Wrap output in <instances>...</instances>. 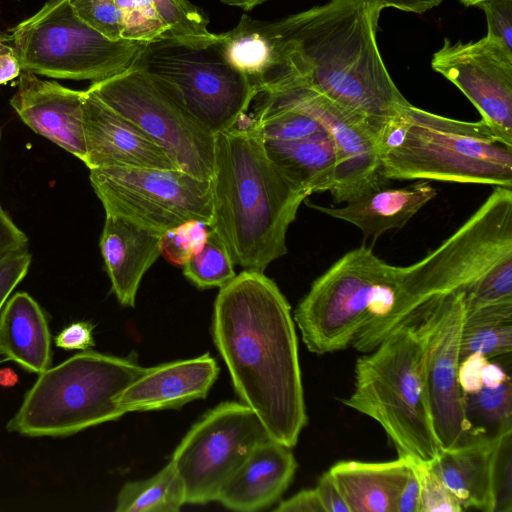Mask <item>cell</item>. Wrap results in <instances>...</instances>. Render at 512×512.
I'll return each instance as SVG.
<instances>
[{"label":"cell","mask_w":512,"mask_h":512,"mask_svg":"<svg viewBox=\"0 0 512 512\" xmlns=\"http://www.w3.org/2000/svg\"><path fill=\"white\" fill-rule=\"evenodd\" d=\"M219 374L208 353L199 357L145 368L116 402L125 413L174 409L205 398Z\"/></svg>","instance_id":"19"},{"label":"cell","mask_w":512,"mask_h":512,"mask_svg":"<svg viewBox=\"0 0 512 512\" xmlns=\"http://www.w3.org/2000/svg\"><path fill=\"white\" fill-rule=\"evenodd\" d=\"M276 512H324L317 491L303 489L292 497L281 501L274 509Z\"/></svg>","instance_id":"44"},{"label":"cell","mask_w":512,"mask_h":512,"mask_svg":"<svg viewBox=\"0 0 512 512\" xmlns=\"http://www.w3.org/2000/svg\"><path fill=\"white\" fill-rule=\"evenodd\" d=\"M160 236L123 218L106 215L100 249L118 302L135 305L141 280L160 256Z\"/></svg>","instance_id":"21"},{"label":"cell","mask_w":512,"mask_h":512,"mask_svg":"<svg viewBox=\"0 0 512 512\" xmlns=\"http://www.w3.org/2000/svg\"><path fill=\"white\" fill-rule=\"evenodd\" d=\"M413 296L428 308L464 293L465 312L512 303V189L491 195L449 238L414 263Z\"/></svg>","instance_id":"5"},{"label":"cell","mask_w":512,"mask_h":512,"mask_svg":"<svg viewBox=\"0 0 512 512\" xmlns=\"http://www.w3.org/2000/svg\"><path fill=\"white\" fill-rule=\"evenodd\" d=\"M429 323L426 316L382 340L355 363L352 394L343 403L374 419L398 457L430 463L442 451L426 384Z\"/></svg>","instance_id":"4"},{"label":"cell","mask_w":512,"mask_h":512,"mask_svg":"<svg viewBox=\"0 0 512 512\" xmlns=\"http://www.w3.org/2000/svg\"><path fill=\"white\" fill-rule=\"evenodd\" d=\"M437 191L426 180L402 188L381 187L349 201L341 208L308 204L331 217L357 226L365 238H378L386 231L402 228Z\"/></svg>","instance_id":"23"},{"label":"cell","mask_w":512,"mask_h":512,"mask_svg":"<svg viewBox=\"0 0 512 512\" xmlns=\"http://www.w3.org/2000/svg\"><path fill=\"white\" fill-rule=\"evenodd\" d=\"M495 512L512 511V429L500 433L494 466Z\"/></svg>","instance_id":"37"},{"label":"cell","mask_w":512,"mask_h":512,"mask_svg":"<svg viewBox=\"0 0 512 512\" xmlns=\"http://www.w3.org/2000/svg\"><path fill=\"white\" fill-rule=\"evenodd\" d=\"M18 383V375L11 368L0 369V386L13 387Z\"/></svg>","instance_id":"49"},{"label":"cell","mask_w":512,"mask_h":512,"mask_svg":"<svg viewBox=\"0 0 512 512\" xmlns=\"http://www.w3.org/2000/svg\"><path fill=\"white\" fill-rule=\"evenodd\" d=\"M375 0H330L261 27L271 60L259 94L307 89L361 118L376 137L410 105L392 80L376 32Z\"/></svg>","instance_id":"1"},{"label":"cell","mask_w":512,"mask_h":512,"mask_svg":"<svg viewBox=\"0 0 512 512\" xmlns=\"http://www.w3.org/2000/svg\"><path fill=\"white\" fill-rule=\"evenodd\" d=\"M396 512H420V486L413 467L397 497Z\"/></svg>","instance_id":"46"},{"label":"cell","mask_w":512,"mask_h":512,"mask_svg":"<svg viewBox=\"0 0 512 512\" xmlns=\"http://www.w3.org/2000/svg\"><path fill=\"white\" fill-rule=\"evenodd\" d=\"M93 328L90 322L71 323L56 336L55 344L65 350H88L94 346Z\"/></svg>","instance_id":"41"},{"label":"cell","mask_w":512,"mask_h":512,"mask_svg":"<svg viewBox=\"0 0 512 512\" xmlns=\"http://www.w3.org/2000/svg\"><path fill=\"white\" fill-rule=\"evenodd\" d=\"M478 7L486 16V37L512 51V0H487Z\"/></svg>","instance_id":"38"},{"label":"cell","mask_w":512,"mask_h":512,"mask_svg":"<svg viewBox=\"0 0 512 512\" xmlns=\"http://www.w3.org/2000/svg\"><path fill=\"white\" fill-rule=\"evenodd\" d=\"M402 142L381 157L389 180H434L512 188V146L482 121L447 118L409 105Z\"/></svg>","instance_id":"7"},{"label":"cell","mask_w":512,"mask_h":512,"mask_svg":"<svg viewBox=\"0 0 512 512\" xmlns=\"http://www.w3.org/2000/svg\"><path fill=\"white\" fill-rule=\"evenodd\" d=\"M26 235L0 208V261L26 248Z\"/></svg>","instance_id":"42"},{"label":"cell","mask_w":512,"mask_h":512,"mask_svg":"<svg viewBox=\"0 0 512 512\" xmlns=\"http://www.w3.org/2000/svg\"><path fill=\"white\" fill-rule=\"evenodd\" d=\"M214 343L242 403L269 437L294 447L307 423L291 307L264 272L243 270L220 288Z\"/></svg>","instance_id":"2"},{"label":"cell","mask_w":512,"mask_h":512,"mask_svg":"<svg viewBox=\"0 0 512 512\" xmlns=\"http://www.w3.org/2000/svg\"><path fill=\"white\" fill-rule=\"evenodd\" d=\"M324 512H350V509L329 471L323 473L315 487Z\"/></svg>","instance_id":"43"},{"label":"cell","mask_w":512,"mask_h":512,"mask_svg":"<svg viewBox=\"0 0 512 512\" xmlns=\"http://www.w3.org/2000/svg\"><path fill=\"white\" fill-rule=\"evenodd\" d=\"M219 47L227 62L258 87L271 60V44L260 21L243 15L236 28L223 33Z\"/></svg>","instance_id":"28"},{"label":"cell","mask_w":512,"mask_h":512,"mask_svg":"<svg viewBox=\"0 0 512 512\" xmlns=\"http://www.w3.org/2000/svg\"><path fill=\"white\" fill-rule=\"evenodd\" d=\"M264 147L275 165L309 195L332 188L338 155L326 128L295 141L264 140Z\"/></svg>","instance_id":"26"},{"label":"cell","mask_w":512,"mask_h":512,"mask_svg":"<svg viewBox=\"0 0 512 512\" xmlns=\"http://www.w3.org/2000/svg\"><path fill=\"white\" fill-rule=\"evenodd\" d=\"M10 32L22 72L92 83L130 67L145 44L105 37L74 13L69 0L47 1Z\"/></svg>","instance_id":"9"},{"label":"cell","mask_w":512,"mask_h":512,"mask_svg":"<svg viewBox=\"0 0 512 512\" xmlns=\"http://www.w3.org/2000/svg\"><path fill=\"white\" fill-rule=\"evenodd\" d=\"M429 323L426 384L435 434L442 450L481 436L470 425L458 381L460 344L465 320L464 293L439 300L425 315Z\"/></svg>","instance_id":"14"},{"label":"cell","mask_w":512,"mask_h":512,"mask_svg":"<svg viewBox=\"0 0 512 512\" xmlns=\"http://www.w3.org/2000/svg\"><path fill=\"white\" fill-rule=\"evenodd\" d=\"M74 13L111 40L122 39V16L115 0H69Z\"/></svg>","instance_id":"35"},{"label":"cell","mask_w":512,"mask_h":512,"mask_svg":"<svg viewBox=\"0 0 512 512\" xmlns=\"http://www.w3.org/2000/svg\"><path fill=\"white\" fill-rule=\"evenodd\" d=\"M488 359L480 353H471L459 362L458 381L463 394H474L483 388L481 371Z\"/></svg>","instance_id":"40"},{"label":"cell","mask_w":512,"mask_h":512,"mask_svg":"<svg viewBox=\"0 0 512 512\" xmlns=\"http://www.w3.org/2000/svg\"><path fill=\"white\" fill-rule=\"evenodd\" d=\"M84 97L85 90H74L22 72L10 105L35 133L84 161Z\"/></svg>","instance_id":"17"},{"label":"cell","mask_w":512,"mask_h":512,"mask_svg":"<svg viewBox=\"0 0 512 512\" xmlns=\"http://www.w3.org/2000/svg\"><path fill=\"white\" fill-rule=\"evenodd\" d=\"M412 470L398 457L386 462L339 461L328 471L338 485L350 512H396V501Z\"/></svg>","instance_id":"24"},{"label":"cell","mask_w":512,"mask_h":512,"mask_svg":"<svg viewBox=\"0 0 512 512\" xmlns=\"http://www.w3.org/2000/svg\"><path fill=\"white\" fill-rule=\"evenodd\" d=\"M209 226L202 221H185L160 236V255L169 263L182 267L205 245Z\"/></svg>","instance_id":"33"},{"label":"cell","mask_w":512,"mask_h":512,"mask_svg":"<svg viewBox=\"0 0 512 512\" xmlns=\"http://www.w3.org/2000/svg\"><path fill=\"white\" fill-rule=\"evenodd\" d=\"M219 1H221L222 3H224L226 5L240 7L246 11H249L267 0H219Z\"/></svg>","instance_id":"50"},{"label":"cell","mask_w":512,"mask_h":512,"mask_svg":"<svg viewBox=\"0 0 512 512\" xmlns=\"http://www.w3.org/2000/svg\"><path fill=\"white\" fill-rule=\"evenodd\" d=\"M87 91L134 123L162 147L178 168L202 180L213 173L214 134L141 68L93 82Z\"/></svg>","instance_id":"11"},{"label":"cell","mask_w":512,"mask_h":512,"mask_svg":"<svg viewBox=\"0 0 512 512\" xmlns=\"http://www.w3.org/2000/svg\"><path fill=\"white\" fill-rule=\"evenodd\" d=\"M186 504L184 484L170 461L154 476L123 485L117 512H177Z\"/></svg>","instance_id":"27"},{"label":"cell","mask_w":512,"mask_h":512,"mask_svg":"<svg viewBox=\"0 0 512 512\" xmlns=\"http://www.w3.org/2000/svg\"><path fill=\"white\" fill-rule=\"evenodd\" d=\"M432 68L457 86L503 142L512 146V51L486 36L434 53Z\"/></svg>","instance_id":"15"},{"label":"cell","mask_w":512,"mask_h":512,"mask_svg":"<svg viewBox=\"0 0 512 512\" xmlns=\"http://www.w3.org/2000/svg\"><path fill=\"white\" fill-rule=\"evenodd\" d=\"M0 136H1V132H0ZM0 208H2L1 205H0Z\"/></svg>","instance_id":"52"},{"label":"cell","mask_w":512,"mask_h":512,"mask_svg":"<svg viewBox=\"0 0 512 512\" xmlns=\"http://www.w3.org/2000/svg\"><path fill=\"white\" fill-rule=\"evenodd\" d=\"M131 357L85 350L39 374L7 430L29 437H60L126 414L118 395L144 371Z\"/></svg>","instance_id":"6"},{"label":"cell","mask_w":512,"mask_h":512,"mask_svg":"<svg viewBox=\"0 0 512 512\" xmlns=\"http://www.w3.org/2000/svg\"><path fill=\"white\" fill-rule=\"evenodd\" d=\"M214 140L209 228L234 264L264 272L287 253L288 228L309 194L268 157L252 117L245 114Z\"/></svg>","instance_id":"3"},{"label":"cell","mask_w":512,"mask_h":512,"mask_svg":"<svg viewBox=\"0 0 512 512\" xmlns=\"http://www.w3.org/2000/svg\"><path fill=\"white\" fill-rule=\"evenodd\" d=\"M133 65L214 135L233 127L259 94L254 81L227 62L219 42L193 46L159 38L143 45Z\"/></svg>","instance_id":"8"},{"label":"cell","mask_w":512,"mask_h":512,"mask_svg":"<svg viewBox=\"0 0 512 512\" xmlns=\"http://www.w3.org/2000/svg\"><path fill=\"white\" fill-rule=\"evenodd\" d=\"M267 93L311 114L330 133L338 155L329 191L335 203L347 202L388 183L382 174L376 137L361 118L311 90L293 88Z\"/></svg>","instance_id":"16"},{"label":"cell","mask_w":512,"mask_h":512,"mask_svg":"<svg viewBox=\"0 0 512 512\" xmlns=\"http://www.w3.org/2000/svg\"><path fill=\"white\" fill-rule=\"evenodd\" d=\"M21 73L18 56L8 35L0 34V85L8 83Z\"/></svg>","instance_id":"45"},{"label":"cell","mask_w":512,"mask_h":512,"mask_svg":"<svg viewBox=\"0 0 512 512\" xmlns=\"http://www.w3.org/2000/svg\"><path fill=\"white\" fill-rule=\"evenodd\" d=\"M389 268L362 246L344 254L312 283L294 313L310 352L322 355L351 345L371 321L373 290Z\"/></svg>","instance_id":"12"},{"label":"cell","mask_w":512,"mask_h":512,"mask_svg":"<svg viewBox=\"0 0 512 512\" xmlns=\"http://www.w3.org/2000/svg\"><path fill=\"white\" fill-rule=\"evenodd\" d=\"M420 486V512H460L463 508L428 463L411 462Z\"/></svg>","instance_id":"36"},{"label":"cell","mask_w":512,"mask_h":512,"mask_svg":"<svg viewBox=\"0 0 512 512\" xmlns=\"http://www.w3.org/2000/svg\"><path fill=\"white\" fill-rule=\"evenodd\" d=\"M459 1L466 6H478L480 3L487 1V0H459Z\"/></svg>","instance_id":"51"},{"label":"cell","mask_w":512,"mask_h":512,"mask_svg":"<svg viewBox=\"0 0 512 512\" xmlns=\"http://www.w3.org/2000/svg\"><path fill=\"white\" fill-rule=\"evenodd\" d=\"M466 417L480 435H495L512 429V384L484 387L474 394H463Z\"/></svg>","instance_id":"29"},{"label":"cell","mask_w":512,"mask_h":512,"mask_svg":"<svg viewBox=\"0 0 512 512\" xmlns=\"http://www.w3.org/2000/svg\"><path fill=\"white\" fill-rule=\"evenodd\" d=\"M122 16V39L150 43L167 31L150 0H115Z\"/></svg>","instance_id":"34"},{"label":"cell","mask_w":512,"mask_h":512,"mask_svg":"<svg viewBox=\"0 0 512 512\" xmlns=\"http://www.w3.org/2000/svg\"><path fill=\"white\" fill-rule=\"evenodd\" d=\"M0 354L24 369L42 373L51 363V339L45 314L26 292L14 294L0 315Z\"/></svg>","instance_id":"25"},{"label":"cell","mask_w":512,"mask_h":512,"mask_svg":"<svg viewBox=\"0 0 512 512\" xmlns=\"http://www.w3.org/2000/svg\"><path fill=\"white\" fill-rule=\"evenodd\" d=\"M481 380L484 387L496 388L510 381V376L500 365L488 361L481 371Z\"/></svg>","instance_id":"48"},{"label":"cell","mask_w":512,"mask_h":512,"mask_svg":"<svg viewBox=\"0 0 512 512\" xmlns=\"http://www.w3.org/2000/svg\"><path fill=\"white\" fill-rule=\"evenodd\" d=\"M89 171L106 215L159 235L189 220L211 223L210 180L179 169L105 166Z\"/></svg>","instance_id":"10"},{"label":"cell","mask_w":512,"mask_h":512,"mask_svg":"<svg viewBox=\"0 0 512 512\" xmlns=\"http://www.w3.org/2000/svg\"><path fill=\"white\" fill-rule=\"evenodd\" d=\"M83 118L86 143L83 162L88 169L105 166L179 169L147 134L87 90Z\"/></svg>","instance_id":"18"},{"label":"cell","mask_w":512,"mask_h":512,"mask_svg":"<svg viewBox=\"0 0 512 512\" xmlns=\"http://www.w3.org/2000/svg\"><path fill=\"white\" fill-rule=\"evenodd\" d=\"M269 438L244 403L223 402L209 410L189 429L171 459L184 484L186 504L216 501L231 474Z\"/></svg>","instance_id":"13"},{"label":"cell","mask_w":512,"mask_h":512,"mask_svg":"<svg viewBox=\"0 0 512 512\" xmlns=\"http://www.w3.org/2000/svg\"><path fill=\"white\" fill-rule=\"evenodd\" d=\"M500 433L442 450L428 463L463 510L495 512L494 466Z\"/></svg>","instance_id":"22"},{"label":"cell","mask_w":512,"mask_h":512,"mask_svg":"<svg viewBox=\"0 0 512 512\" xmlns=\"http://www.w3.org/2000/svg\"><path fill=\"white\" fill-rule=\"evenodd\" d=\"M30 264L31 254L26 249L0 261V310L27 274Z\"/></svg>","instance_id":"39"},{"label":"cell","mask_w":512,"mask_h":512,"mask_svg":"<svg viewBox=\"0 0 512 512\" xmlns=\"http://www.w3.org/2000/svg\"><path fill=\"white\" fill-rule=\"evenodd\" d=\"M384 8L392 7L406 12L424 13L436 6L442 0H375Z\"/></svg>","instance_id":"47"},{"label":"cell","mask_w":512,"mask_h":512,"mask_svg":"<svg viewBox=\"0 0 512 512\" xmlns=\"http://www.w3.org/2000/svg\"><path fill=\"white\" fill-rule=\"evenodd\" d=\"M296 469L291 448L269 438L256 446L231 474L216 501L241 512L264 509L283 494Z\"/></svg>","instance_id":"20"},{"label":"cell","mask_w":512,"mask_h":512,"mask_svg":"<svg viewBox=\"0 0 512 512\" xmlns=\"http://www.w3.org/2000/svg\"><path fill=\"white\" fill-rule=\"evenodd\" d=\"M234 263L221 238L209 230L204 247L183 266L184 276L199 289L223 287L235 276Z\"/></svg>","instance_id":"31"},{"label":"cell","mask_w":512,"mask_h":512,"mask_svg":"<svg viewBox=\"0 0 512 512\" xmlns=\"http://www.w3.org/2000/svg\"><path fill=\"white\" fill-rule=\"evenodd\" d=\"M17 1H20V0H17Z\"/></svg>","instance_id":"53"},{"label":"cell","mask_w":512,"mask_h":512,"mask_svg":"<svg viewBox=\"0 0 512 512\" xmlns=\"http://www.w3.org/2000/svg\"><path fill=\"white\" fill-rule=\"evenodd\" d=\"M512 351V321L471 322L464 320L460 344V360L471 353L490 358Z\"/></svg>","instance_id":"32"},{"label":"cell","mask_w":512,"mask_h":512,"mask_svg":"<svg viewBox=\"0 0 512 512\" xmlns=\"http://www.w3.org/2000/svg\"><path fill=\"white\" fill-rule=\"evenodd\" d=\"M167 31L160 38H168L193 46H208L223 36L208 30L206 17L188 0H150Z\"/></svg>","instance_id":"30"}]
</instances>
